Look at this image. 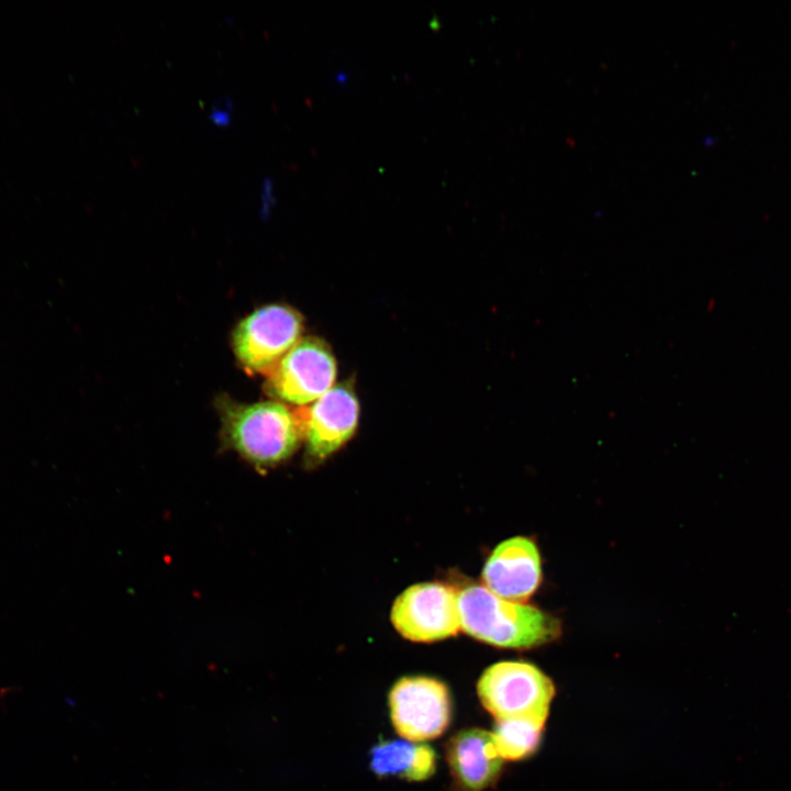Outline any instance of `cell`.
<instances>
[{
    "instance_id": "cell-1",
    "label": "cell",
    "mask_w": 791,
    "mask_h": 791,
    "mask_svg": "<svg viewBox=\"0 0 791 791\" xmlns=\"http://www.w3.org/2000/svg\"><path fill=\"white\" fill-rule=\"evenodd\" d=\"M460 627L474 638L501 648L531 649L556 640L560 621L525 602L503 599L484 586L458 593Z\"/></svg>"
},
{
    "instance_id": "cell-2",
    "label": "cell",
    "mask_w": 791,
    "mask_h": 791,
    "mask_svg": "<svg viewBox=\"0 0 791 791\" xmlns=\"http://www.w3.org/2000/svg\"><path fill=\"white\" fill-rule=\"evenodd\" d=\"M223 413L229 443L257 467L282 461L296 450L302 437L296 413L278 402L231 404Z\"/></svg>"
},
{
    "instance_id": "cell-3",
    "label": "cell",
    "mask_w": 791,
    "mask_h": 791,
    "mask_svg": "<svg viewBox=\"0 0 791 791\" xmlns=\"http://www.w3.org/2000/svg\"><path fill=\"white\" fill-rule=\"evenodd\" d=\"M477 693L495 721L530 718L546 723L556 689L553 680L534 664L504 660L483 671Z\"/></svg>"
},
{
    "instance_id": "cell-4",
    "label": "cell",
    "mask_w": 791,
    "mask_h": 791,
    "mask_svg": "<svg viewBox=\"0 0 791 791\" xmlns=\"http://www.w3.org/2000/svg\"><path fill=\"white\" fill-rule=\"evenodd\" d=\"M302 316L294 309L271 304L245 317L233 334L241 365L250 374L268 375L300 341Z\"/></svg>"
},
{
    "instance_id": "cell-5",
    "label": "cell",
    "mask_w": 791,
    "mask_h": 791,
    "mask_svg": "<svg viewBox=\"0 0 791 791\" xmlns=\"http://www.w3.org/2000/svg\"><path fill=\"white\" fill-rule=\"evenodd\" d=\"M397 733L414 743L441 736L449 725L450 694L445 683L423 676L399 679L389 693Z\"/></svg>"
},
{
    "instance_id": "cell-6",
    "label": "cell",
    "mask_w": 791,
    "mask_h": 791,
    "mask_svg": "<svg viewBox=\"0 0 791 791\" xmlns=\"http://www.w3.org/2000/svg\"><path fill=\"white\" fill-rule=\"evenodd\" d=\"M266 391L275 399L308 404L327 392L336 377L335 358L323 341L304 337L267 375Z\"/></svg>"
},
{
    "instance_id": "cell-7",
    "label": "cell",
    "mask_w": 791,
    "mask_h": 791,
    "mask_svg": "<svg viewBox=\"0 0 791 791\" xmlns=\"http://www.w3.org/2000/svg\"><path fill=\"white\" fill-rule=\"evenodd\" d=\"M391 622L403 637L413 642L454 636L461 628L458 593L439 582L414 584L396 599Z\"/></svg>"
},
{
    "instance_id": "cell-8",
    "label": "cell",
    "mask_w": 791,
    "mask_h": 791,
    "mask_svg": "<svg viewBox=\"0 0 791 791\" xmlns=\"http://www.w3.org/2000/svg\"><path fill=\"white\" fill-rule=\"evenodd\" d=\"M358 415L356 394L345 383L332 387L311 406L298 411L296 416L308 455L323 459L336 452L353 436Z\"/></svg>"
},
{
    "instance_id": "cell-9",
    "label": "cell",
    "mask_w": 791,
    "mask_h": 791,
    "mask_svg": "<svg viewBox=\"0 0 791 791\" xmlns=\"http://www.w3.org/2000/svg\"><path fill=\"white\" fill-rule=\"evenodd\" d=\"M543 579L542 558L535 541L514 536L501 542L490 554L482 570L484 587L515 602H526Z\"/></svg>"
},
{
    "instance_id": "cell-10",
    "label": "cell",
    "mask_w": 791,
    "mask_h": 791,
    "mask_svg": "<svg viewBox=\"0 0 791 791\" xmlns=\"http://www.w3.org/2000/svg\"><path fill=\"white\" fill-rule=\"evenodd\" d=\"M446 759L459 791H483L492 787L504 765L492 733L481 728L456 733L447 743Z\"/></svg>"
},
{
    "instance_id": "cell-11",
    "label": "cell",
    "mask_w": 791,
    "mask_h": 791,
    "mask_svg": "<svg viewBox=\"0 0 791 791\" xmlns=\"http://www.w3.org/2000/svg\"><path fill=\"white\" fill-rule=\"evenodd\" d=\"M369 764L379 777L393 776L417 782L435 772L436 756L427 745L381 739L371 748Z\"/></svg>"
},
{
    "instance_id": "cell-12",
    "label": "cell",
    "mask_w": 791,
    "mask_h": 791,
    "mask_svg": "<svg viewBox=\"0 0 791 791\" xmlns=\"http://www.w3.org/2000/svg\"><path fill=\"white\" fill-rule=\"evenodd\" d=\"M545 724L530 718L495 721L491 733L500 756L512 761L532 756L539 746Z\"/></svg>"
},
{
    "instance_id": "cell-13",
    "label": "cell",
    "mask_w": 791,
    "mask_h": 791,
    "mask_svg": "<svg viewBox=\"0 0 791 791\" xmlns=\"http://www.w3.org/2000/svg\"><path fill=\"white\" fill-rule=\"evenodd\" d=\"M234 103L230 96L219 97L211 105L208 114L209 120L220 127H226L232 123Z\"/></svg>"
},
{
    "instance_id": "cell-14",
    "label": "cell",
    "mask_w": 791,
    "mask_h": 791,
    "mask_svg": "<svg viewBox=\"0 0 791 791\" xmlns=\"http://www.w3.org/2000/svg\"><path fill=\"white\" fill-rule=\"evenodd\" d=\"M274 187V180L270 177H265L261 183L259 194V214L261 218H266L267 215H269L270 209L276 202Z\"/></svg>"
}]
</instances>
